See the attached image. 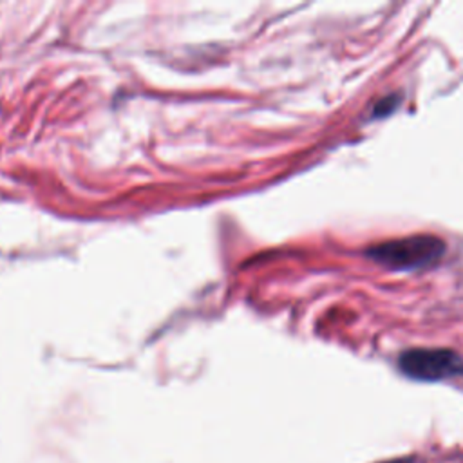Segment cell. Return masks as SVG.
I'll use <instances>...</instances> for the list:
<instances>
[{
    "label": "cell",
    "mask_w": 463,
    "mask_h": 463,
    "mask_svg": "<svg viewBox=\"0 0 463 463\" xmlns=\"http://www.w3.org/2000/svg\"><path fill=\"white\" fill-rule=\"evenodd\" d=\"M445 253V242L434 235H411L374 244L367 255L391 269H418L436 262Z\"/></svg>",
    "instance_id": "obj_1"
},
{
    "label": "cell",
    "mask_w": 463,
    "mask_h": 463,
    "mask_svg": "<svg viewBox=\"0 0 463 463\" xmlns=\"http://www.w3.org/2000/svg\"><path fill=\"white\" fill-rule=\"evenodd\" d=\"M400 371L421 382H439L463 374V356L452 349H407L398 356Z\"/></svg>",
    "instance_id": "obj_2"
},
{
    "label": "cell",
    "mask_w": 463,
    "mask_h": 463,
    "mask_svg": "<svg viewBox=\"0 0 463 463\" xmlns=\"http://www.w3.org/2000/svg\"><path fill=\"white\" fill-rule=\"evenodd\" d=\"M398 103H400V96H398V94L387 96V98L380 99V101L374 105L371 116H374V118H383V116L391 114V112L398 107Z\"/></svg>",
    "instance_id": "obj_3"
},
{
    "label": "cell",
    "mask_w": 463,
    "mask_h": 463,
    "mask_svg": "<svg viewBox=\"0 0 463 463\" xmlns=\"http://www.w3.org/2000/svg\"><path fill=\"white\" fill-rule=\"evenodd\" d=\"M383 463H414V459L412 458H396V459H389Z\"/></svg>",
    "instance_id": "obj_4"
}]
</instances>
